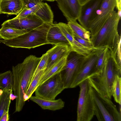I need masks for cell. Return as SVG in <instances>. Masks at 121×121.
<instances>
[{
    "mask_svg": "<svg viewBox=\"0 0 121 121\" xmlns=\"http://www.w3.org/2000/svg\"><path fill=\"white\" fill-rule=\"evenodd\" d=\"M41 59V57L30 55L22 63L12 66L13 91L16 96L15 112L21 111L24 105V95L33 74Z\"/></svg>",
    "mask_w": 121,
    "mask_h": 121,
    "instance_id": "6da1fadb",
    "label": "cell"
},
{
    "mask_svg": "<svg viewBox=\"0 0 121 121\" xmlns=\"http://www.w3.org/2000/svg\"><path fill=\"white\" fill-rule=\"evenodd\" d=\"M117 75H121V68L117 65L110 52L101 71L91 74L87 79L91 86L97 92L111 99L112 86Z\"/></svg>",
    "mask_w": 121,
    "mask_h": 121,
    "instance_id": "7a4b0ae2",
    "label": "cell"
},
{
    "mask_svg": "<svg viewBox=\"0 0 121 121\" xmlns=\"http://www.w3.org/2000/svg\"><path fill=\"white\" fill-rule=\"evenodd\" d=\"M117 12L114 10L91 41L94 47L107 48L111 52L116 49L121 42V36L118 32V24L120 20Z\"/></svg>",
    "mask_w": 121,
    "mask_h": 121,
    "instance_id": "3957f363",
    "label": "cell"
},
{
    "mask_svg": "<svg viewBox=\"0 0 121 121\" xmlns=\"http://www.w3.org/2000/svg\"><path fill=\"white\" fill-rule=\"evenodd\" d=\"M51 25L44 22L37 27L16 37L0 39V42L11 47L29 49L48 44L46 37Z\"/></svg>",
    "mask_w": 121,
    "mask_h": 121,
    "instance_id": "277c9868",
    "label": "cell"
},
{
    "mask_svg": "<svg viewBox=\"0 0 121 121\" xmlns=\"http://www.w3.org/2000/svg\"><path fill=\"white\" fill-rule=\"evenodd\" d=\"M94 115L99 121H121V112L111 99L102 95L91 86Z\"/></svg>",
    "mask_w": 121,
    "mask_h": 121,
    "instance_id": "5b68a950",
    "label": "cell"
},
{
    "mask_svg": "<svg viewBox=\"0 0 121 121\" xmlns=\"http://www.w3.org/2000/svg\"><path fill=\"white\" fill-rule=\"evenodd\" d=\"M80 90L77 111V121H90L94 115L91 87L87 79L78 85Z\"/></svg>",
    "mask_w": 121,
    "mask_h": 121,
    "instance_id": "8992f818",
    "label": "cell"
},
{
    "mask_svg": "<svg viewBox=\"0 0 121 121\" xmlns=\"http://www.w3.org/2000/svg\"><path fill=\"white\" fill-rule=\"evenodd\" d=\"M105 48H99L94 50L87 56H83L77 73L70 88L76 87L89 76L94 73L98 58Z\"/></svg>",
    "mask_w": 121,
    "mask_h": 121,
    "instance_id": "52a82bcc",
    "label": "cell"
},
{
    "mask_svg": "<svg viewBox=\"0 0 121 121\" xmlns=\"http://www.w3.org/2000/svg\"><path fill=\"white\" fill-rule=\"evenodd\" d=\"M65 89L60 73L39 85L35 92V96L46 99L54 100Z\"/></svg>",
    "mask_w": 121,
    "mask_h": 121,
    "instance_id": "ba28073f",
    "label": "cell"
},
{
    "mask_svg": "<svg viewBox=\"0 0 121 121\" xmlns=\"http://www.w3.org/2000/svg\"><path fill=\"white\" fill-rule=\"evenodd\" d=\"M116 6V0H103L90 22L91 37L98 32Z\"/></svg>",
    "mask_w": 121,
    "mask_h": 121,
    "instance_id": "9c48e42d",
    "label": "cell"
},
{
    "mask_svg": "<svg viewBox=\"0 0 121 121\" xmlns=\"http://www.w3.org/2000/svg\"><path fill=\"white\" fill-rule=\"evenodd\" d=\"M83 56L73 51L68 55L66 64L60 72L65 89L70 88Z\"/></svg>",
    "mask_w": 121,
    "mask_h": 121,
    "instance_id": "30bf717a",
    "label": "cell"
},
{
    "mask_svg": "<svg viewBox=\"0 0 121 121\" xmlns=\"http://www.w3.org/2000/svg\"><path fill=\"white\" fill-rule=\"evenodd\" d=\"M44 22L35 14L30 15L25 17L7 20L1 25V27L24 30L29 31L42 25Z\"/></svg>",
    "mask_w": 121,
    "mask_h": 121,
    "instance_id": "8fae6325",
    "label": "cell"
},
{
    "mask_svg": "<svg viewBox=\"0 0 121 121\" xmlns=\"http://www.w3.org/2000/svg\"><path fill=\"white\" fill-rule=\"evenodd\" d=\"M57 24L70 44L72 51L85 56L93 51L99 48H89L85 47L78 43L74 39L73 33L67 24L60 22Z\"/></svg>",
    "mask_w": 121,
    "mask_h": 121,
    "instance_id": "7c38bea8",
    "label": "cell"
},
{
    "mask_svg": "<svg viewBox=\"0 0 121 121\" xmlns=\"http://www.w3.org/2000/svg\"><path fill=\"white\" fill-rule=\"evenodd\" d=\"M102 0H89L81 5L78 20L80 24L87 30H89L90 22Z\"/></svg>",
    "mask_w": 121,
    "mask_h": 121,
    "instance_id": "4fadbf2b",
    "label": "cell"
},
{
    "mask_svg": "<svg viewBox=\"0 0 121 121\" xmlns=\"http://www.w3.org/2000/svg\"><path fill=\"white\" fill-rule=\"evenodd\" d=\"M58 6L68 21L78 20L81 5L78 0H56Z\"/></svg>",
    "mask_w": 121,
    "mask_h": 121,
    "instance_id": "5bb4252c",
    "label": "cell"
},
{
    "mask_svg": "<svg viewBox=\"0 0 121 121\" xmlns=\"http://www.w3.org/2000/svg\"><path fill=\"white\" fill-rule=\"evenodd\" d=\"M72 51L67 45H56L48 50L46 53L48 56L45 71L54 66L62 59L67 56Z\"/></svg>",
    "mask_w": 121,
    "mask_h": 121,
    "instance_id": "9a60e30c",
    "label": "cell"
},
{
    "mask_svg": "<svg viewBox=\"0 0 121 121\" xmlns=\"http://www.w3.org/2000/svg\"><path fill=\"white\" fill-rule=\"evenodd\" d=\"M46 39L48 44L67 45L71 48L69 42L57 24L51 25L48 32Z\"/></svg>",
    "mask_w": 121,
    "mask_h": 121,
    "instance_id": "2e32d148",
    "label": "cell"
},
{
    "mask_svg": "<svg viewBox=\"0 0 121 121\" xmlns=\"http://www.w3.org/2000/svg\"><path fill=\"white\" fill-rule=\"evenodd\" d=\"M29 99L44 110L55 111L62 109L65 106V102L60 98L56 100H49L36 96H32Z\"/></svg>",
    "mask_w": 121,
    "mask_h": 121,
    "instance_id": "e0dca14e",
    "label": "cell"
},
{
    "mask_svg": "<svg viewBox=\"0 0 121 121\" xmlns=\"http://www.w3.org/2000/svg\"><path fill=\"white\" fill-rule=\"evenodd\" d=\"M24 7L22 0H2L0 13L17 15Z\"/></svg>",
    "mask_w": 121,
    "mask_h": 121,
    "instance_id": "ac0fdd59",
    "label": "cell"
},
{
    "mask_svg": "<svg viewBox=\"0 0 121 121\" xmlns=\"http://www.w3.org/2000/svg\"><path fill=\"white\" fill-rule=\"evenodd\" d=\"M68 56L63 58L52 67L44 71L39 82L38 86L50 78L60 72L66 64Z\"/></svg>",
    "mask_w": 121,
    "mask_h": 121,
    "instance_id": "d6986e66",
    "label": "cell"
},
{
    "mask_svg": "<svg viewBox=\"0 0 121 121\" xmlns=\"http://www.w3.org/2000/svg\"><path fill=\"white\" fill-rule=\"evenodd\" d=\"M35 14L44 23L51 24L53 23V13L50 7L47 3L42 2L41 6Z\"/></svg>",
    "mask_w": 121,
    "mask_h": 121,
    "instance_id": "ffe728a7",
    "label": "cell"
},
{
    "mask_svg": "<svg viewBox=\"0 0 121 121\" xmlns=\"http://www.w3.org/2000/svg\"><path fill=\"white\" fill-rule=\"evenodd\" d=\"M67 24L74 34L84 40L91 42L90 31L78 24L76 20L68 21Z\"/></svg>",
    "mask_w": 121,
    "mask_h": 121,
    "instance_id": "44dd1931",
    "label": "cell"
},
{
    "mask_svg": "<svg viewBox=\"0 0 121 121\" xmlns=\"http://www.w3.org/2000/svg\"><path fill=\"white\" fill-rule=\"evenodd\" d=\"M28 32L24 30L1 27L0 29V39L5 40L11 39Z\"/></svg>",
    "mask_w": 121,
    "mask_h": 121,
    "instance_id": "7402d4cb",
    "label": "cell"
},
{
    "mask_svg": "<svg viewBox=\"0 0 121 121\" xmlns=\"http://www.w3.org/2000/svg\"><path fill=\"white\" fill-rule=\"evenodd\" d=\"M44 72V69L40 71L30 82L24 96V99L25 102L29 99L35 92L38 86L39 82Z\"/></svg>",
    "mask_w": 121,
    "mask_h": 121,
    "instance_id": "603a6c76",
    "label": "cell"
},
{
    "mask_svg": "<svg viewBox=\"0 0 121 121\" xmlns=\"http://www.w3.org/2000/svg\"><path fill=\"white\" fill-rule=\"evenodd\" d=\"M13 91L11 90H3L0 96V119L5 113L9 111L11 100L10 95Z\"/></svg>",
    "mask_w": 121,
    "mask_h": 121,
    "instance_id": "cb8c5ba5",
    "label": "cell"
},
{
    "mask_svg": "<svg viewBox=\"0 0 121 121\" xmlns=\"http://www.w3.org/2000/svg\"><path fill=\"white\" fill-rule=\"evenodd\" d=\"M13 84L12 71L9 70L2 73L0 79V89L13 91Z\"/></svg>",
    "mask_w": 121,
    "mask_h": 121,
    "instance_id": "d4e9b609",
    "label": "cell"
},
{
    "mask_svg": "<svg viewBox=\"0 0 121 121\" xmlns=\"http://www.w3.org/2000/svg\"><path fill=\"white\" fill-rule=\"evenodd\" d=\"M121 75H117L113 83L112 88V96L116 102L121 105Z\"/></svg>",
    "mask_w": 121,
    "mask_h": 121,
    "instance_id": "484cf974",
    "label": "cell"
},
{
    "mask_svg": "<svg viewBox=\"0 0 121 121\" xmlns=\"http://www.w3.org/2000/svg\"><path fill=\"white\" fill-rule=\"evenodd\" d=\"M110 52L109 50L107 48H105L103 49L98 58L93 73H98L101 71Z\"/></svg>",
    "mask_w": 121,
    "mask_h": 121,
    "instance_id": "4316f807",
    "label": "cell"
},
{
    "mask_svg": "<svg viewBox=\"0 0 121 121\" xmlns=\"http://www.w3.org/2000/svg\"><path fill=\"white\" fill-rule=\"evenodd\" d=\"M42 2H41L35 6L30 9L24 7L19 14L14 18H24L29 15L35 14L36 12L41 6Z\"/></svg>",
    "mask_w": 121,
    "mask_h": 121,
    "instance_id": "83f0119b",
    "label": "cell"
},
{
    "mask_svg": "<svg viewBox=\"0 0 121 121\" xmlns=\"http://www.w3.org/2000/svg\"><path fill=\"white\" fill-rule=\"evenodd\" d=\"M48 58V56L46 53L42 55L40 61L33 74L30 82L39 71L45 69L47 66Z\"/></svg>",
    "mask_w": 121,
    "mask_h": 121,
    "instance_id": "f1b7e54d",
    "label": "cell"
},
{
    "mask_svg": "<svg viewBox=\"0 0 121 121\" xmlns=\"http://www.w3.org/2000/svg\"><path fill=\"white\" fill-rule=\"evenodd\" d=\"M121 42H120L115 50L111 54L117 65L121 68Z\"/></svg>",
    "mask_w": 121,
    "mask_h": 121,
    "instance_id": "f546056e",
    "label": "cell"
},
{
    "mask_svg": "<svg viewBox=\"0 0 121 121\" xmlns=\"http://www.w3.org/2000/svg\"><path fill=\"white\" fill-rule=\"evenodd\" d=\"M24 7L27 9L32 8L42 2V0H22Z\"/></svg>",
    "mask_w": 121,
    "mask_h": 121,
    "instance_id": "4dcf8cb0",
    "label": "cell"
},
{
    "mask_svg": "<svg viewBox=\"0 0 121 121\" xmlns=\"http://www.w3.org/2000/svg\"><path fill=\"white\" fill-rule=\"evenodd\" d=\"M73 35L75 39L78 43L83 46L89 48H95L93 47L91 42L88 41L81 38L74 34L73 33Z\"/></svg>",
    "mask_w": 121,
    "mask_h": 121,
    "instance_id": "1f68e13d",
    "label": "cell"
},
{
    "mask_svg": "<svg viewBox=\"0 0 121 121\" xmlns=\"http://www.w3.org/2000/svg\"><path fill=\"white\" fill-rule=\"evenodd\" d=\"M9 111L5 113L2 116L0 119V121H9Z\"/></svg>",
    "mask_w": 121,
    "mask_h": 121,
    "instance_id": "d6a6232c",
    "label": "cell"
},
{
    "mask_svg": "<svg viewBox=\"0 0 121 121\" xmlns=\"http://www.w3.org/2000/svg\"><path fill=\"white\" fill-rule=\"evenodd\" d=\"M116 0V6L118 10L121 9V0Z\"/></svg>",
    "mask_w": 121,
    "mask_h": 121,
    "instance_id": "836d02e7",
    "label": "cell"
},
{
    "mask_svg": "<svg viewBox=\"0 0 121 121\" xmlns=\"http://www.w3.org/2000/svg\"><path fill=\"white\" fill-rule=\"evenodd\" d=\"M80 4L81 5L89 0H78Z\"/></svg>",
    "mask_w": 121,
    "mask_h": 121,
    "instance_id": "e575fe53",
    "label": "cell"
},
{
    "mask_svg": "<svg viewBox=\"0 0 121 121\" xmlns=\"http://www.w3.org/2000/svg\"><path fill=\"white\" fill-rule=\"evenodd\" d=\"M10 97L11 100H13L16 99V96L14 94H13L12 93L11 94Z\"/></svg>",
    "mask_w": 121,
    "mask_h": 121,
    "instance_id": "d590c367",
    "label": "cell"
},
{
    "mask_svg": "<svg viewBox=\"0 0 121 121\" xmlns=\"http://www.w3.org/2000/svg\"><path fill=\"white\" fill-rule=\"evenodd\" d=\"M118 12H117V14L119 17L121 18V9L118 10Z\"/></svg>",
    "mask_w": 121,
    "mask_h": 121,
    "instance_id": "8d00e7d4",
    "label": "cell"
},
{
    "mask_svg": "<svg viewBox=\"0 0 121 121\" xmlns=\"http://www.w3.org/2000/svg\"><path fill=\"white\" fill-rule=\"evenodd\" d=\"M3 90L1 89H0V96L2 93Z\"/></svg>",
    "mask_w": 121,
    "mask_h": 121,
    "instance_id": "74e56055",
    "label": "cell"
},
{
    "mask_svg": "<svg viewBox=\"0 0 121 121\" xmlns=\"http://www.w3.org/2000/svg\"><path fill=\"white\" fill-rule=\"evenodd\" d=\"M47 0V1H56V0Z\"/></svg>",
    "mask_w": 121,
    "mask_h": 121,
    "instance_id": "f35d334b",
    "label": "cell"
},
{
    "mask_svg": "<svg viewBox=\"0 0 121 121\" xmlns=\"http://www.w3.org/2000/svg\"><path fill=\"white\" fill-rule=\"evenodd\" d=\"M1 74H2V73H1L0 74V78L1 77Z\"/></svg>",
    "mask_w": 121,
    "mask_h": 121,
    "instance_id": "ab89813d",
    "label": "cell"
},
{
    "mask_svg": "<svg viewBox=\"0 0 121 121\" xmlns=\"http://www.w3.org/2000/svg\"><path fill=\"white\" fill-rule=\"evenodd\" d=\"M2 0H0V3H1V2Z\"/></svg>",
    "mask_w": 121,
    "mask_h": 121,
    "instance_id": "60d3db41",
    "label": "cell"
},
{
    "mask_svg": "<svg viewBox=\"0 0 121 121\" xmlns=\"http://www.w3.org/2000/svg\"><path fill=\"white\" fill-rule=\"evenodd\" d=\"M1 73H0V74Z\"/></svg>",
    "mask_w": 121,
    "mask_h": 121,
    "instance_id": "b9f144b4",
    "label": "cell"
},
{
    "mask_svg": "<svg viewBox=\"0 0 121 121\" xmlns=\"http://www.w3.org/2000/svg\"></svg>",
    "mask_w": 121,
    "mask_h": 121,
    "instance_id": "7bdbcfd3",
    "label": "cell"
}]
</instances>
